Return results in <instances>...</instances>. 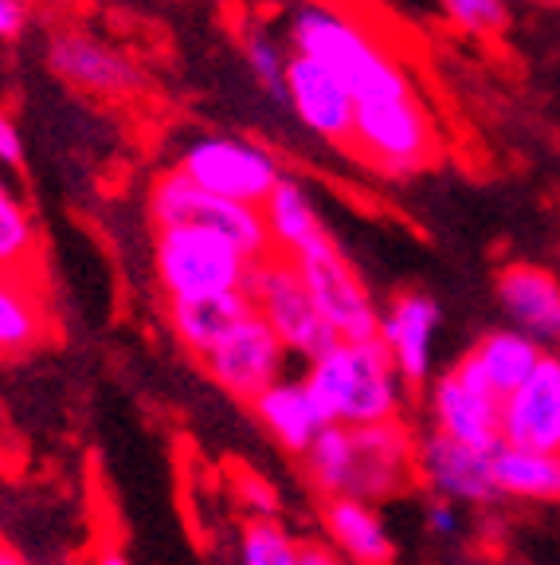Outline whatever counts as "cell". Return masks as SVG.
<instances>
[{"label": "cell", "mask_w": 560, "mask_h": 565, "mask_svg": "<svg viewBox=\"0 0 560 565\" xmlns=\"http://www.w3.org/2000/svg\"><path fill=\"white\" fill-rule=\"evenodd\" d=\"M439 9L459 32L478 35V40H498L509 32V0H439Z\"/></svg>", "instance_id": "f1b7e54d"}, {"label": "cell", "mask_w": 560, "mask_h": 565, "mask_svg": "<svg viewBox=\"0 0 560 565\" xmlns=\"http://www.w3.org/2000/svg\"><path fill=\"white\" fill-rule=\"evenodd\" d=\"M537 4H560V0H537Z\"/></svg>", "instance_id": "74e56055"}, {"label": "cell", "mask_w": 560, "mask_h": 565, "mask_svg": "<svg viewBox=\"0 0 560 565\" xmlns=\"http://www.w3.org/2000/svg\"><path fill=\"white\" fill-rule=\"evenodd\" d=\"M244 295H247V302H251V315L263 318L267 330L279 338L290 358L310 362L325 345L337 342V338L330 334V327H325V318L317 315L298 267L290 264L287 256L259 259V264L251 267V275H247Z\"/></svg>", "instance_id": "ba28073f"}, {"label": "cell", "mask_w": 560, "mask_h": 565, "mask_svg": "<svg viewBox=\"0 0 560 565\" xmlns=\"http://www.w3.org/2000/svg\"><path fill=\"white\" fill-rule=\"evenodd\" d=\"M196 189L224 201L259 204L279 185L282 166L263 141L255 138H231V134H201L176 153V166Z\"/></svg>", "instance_id": "52a82bcc"}, {"label": "cell", "mask_w": 560, "mask_h": 565, "mask_svg": "<svg viewBox=\"0 0 560 565\" xmlns=\"http://www.w3.org/2000/svg\"><path fill=\"white\" fill-rule=\"evenodd\" d=\"M236 494L239 503L251 507V519H274V491L259 476L236 471Z\"/></svg>", "instance_id": "f546056e"}, {"label": "cell", "mask_w": 560, "mask_h": 565, "mask_svg": "<svg viewBox=\"0 0 560 565\" xmlns=\"http://www.w3.org/2000/svg\"><path fill=\"white\" fill-rule=\"evenodd\" d=\"M287 103L310 134H317L322 141H333V146H349L357 98L345 90L342 79H333L325 67L302 60V55H290Z\"/></svg>", "instance_id": "2e32d148"}, {"label": "cell", "mask_w": 560, "mask_h": 565, "mask_svg": "<svg viewBox=\"0 0 560 565\" xmlns=\"http://www.w3.org/2000/svg\"><path fill=\"white\" fill-rule=\"evenodd\" d=\"M290 264L298 267L317 315L325 318V327H330V334L337 342H373L377 338V299L368 295L365 279L349 264V256L337 247V239H330V232L314 236L306 247H298Z\"/></svg>", "instance_id": "8992f818"}, {"label": "cell", "mask_w": 560, "mask_h": 565, "mask_svg": "<svg viewBox=\"0 0 560 565\" xmlns=\"http://www.w3.org/2000/svg\"><path fill=\"white\" fill-rule=\"evenodd\" d=\"M423 519H428V530H435L443 539L459 530V511H455V503H446V499H431Z\"/></svg>", "instance_id": "d6a6232c"}, {"label": "cell", "mask_w": 560, "mask_h": 565, "mask_svg": "<svg viewBox=\"0 0 560 565\" xmlns=\"http://www.w3.org/2000/svg\"><path fill=\"white\" fill-rule=\"evenodd\" d=\"M298 565H345V562L333 554L330 546H302V557H298Z\"/></svg>", "instance_id": "836d02e7"}, {"label": "cell", "mask_w": 560, "mask_h": 565, "mask_svg": "<svg viewBox=\"0 0 560 565\" xmlns=\"http://www.w3.org/2000/svg\"><path fill=\"white\" fill-rule=\"evenodd\" d=\"M90 565H130V557H126L122 546H115V542H110V546H103L95 557H90Z\"/></svg>", "instance_id": "e575fe53"}, {"label": "cell", "mask_w": 560, "mask_h": 565, "mask_svg": "<svg viewBox=\"0 0 560 565\" xmlns=\"http://www.w3.org/2000/svg\"><path fill=\"white\" fill-rule=\"evenodd\" d=\"M35 4H52V9H67V4H75V0H35Z\"/></svg>", "instance_id": "8d00e7d4"}, {"label": "cell", "mask_w": 560, "mask_h": 565, "mask_svg": "<svg viewBox=\"0 0 560 565\" xmlns=\"http://www.w3.org/2000/svg\"><path fill=\"white\" fill-rule=\"evenodd\" d=\"M491 479L498 499H517V503H557L560 499V459L545 451L498 444L491 451Z\"/></svg>", "instance_id": "7402d4cb"}, {"label": "cell", "mask_w": 560, "mask_h": 565, "mask_svg": "<svg viewBox=\"0 0 560 565\" xmlns=\"http://www.w3.org/2000/svg\"><path fill=\"white\" fill-rule=\"evenodd\" d=\"M502 444L560 459V358L545 353L537 370L502 401Z\"/></svg>", "instance_id": "7c38bea8"}, {"label": "cell", "mask_w": 560, "mask_h": 565, "mask_svg": "<svg viewBox=\"0 0 560 565\" xmlns=\"http://www.w3.org/2000/svg\"><path fill=\"white\" fill-rule=\"evenodd\" d=\"M52 334V310L28 275H0V358L28 353Z\"/></svg>", "instance_id": "603a6c76"}, {"label": "cell", "mask_w": 560, "mask_h": 565, "mask_svg": "<svg viewBox=\"0 0 560 565\" xmlns=\"http://www.w3.org/2000/svg\"><path fill=\"white\" fill-rule=\"evenodd\" d=\"M251 267V259L216 232L161 228L153 236V275L165 302L236 295L244 291Z\"/></svg>", "instance_id": "3957f363"}, {"label": "cell", "mask_w": 560, "mask_h": 565, "mask_svg": "<svg viewBox=\"0 0 560 565\" xmlns=\"http://www.w3.org/2000/svg\"><path fill=\"white\" fill-rule=\"evenodd\" d=\"M310 397L325 424L342 428H377L403 416V381L392 370L380 342H333L306 362Z\"/></svg>", "instance_id": "7a4b0ae2"}, {"label": "cell", "mask_w": 560, "mask_h": 565, "mask_svg": "<svg viewBox=\"0 0 560 565\" xmlns=\"http://www.w3.org/2000/svg\"><path fill=\"white\" fill-rule=\"evenodd\" d=\"M47 63L60 79L87 90V95L126 98L141 87L138 63L126 52H118L115 44L83 32V28H60L47 44Z\"/></svg>", "instance_id": "8fae6325"}, {"label": "cell", "mask_w": 560, "mask_h": 565, "mask_svg": "<svg viewBox=\"0 0 560 565\" xmlns=\"http://www.w3.org/2000/svg\"><path fill=\"white\" fill-rule=\"evenodd\" d=\"M0 550H4V542H0Z\"/></svg>", "instance_id": "ab89813d"}, {"label": "cell", "mask_w": 560, "mask_h": 565, "mask_svg": "<svg viewBox=\"0 0 560 565\" xmlns=\"http://www.w3.org/2000/svg\"><path fill=\"white\" fill-rule=\"evenodd\" d=\"M251 413H255V420L267 428V436H271L279 448L294 451V456H302V451L317 440V433L325 428L322 408L314 405V397H310V388L302 377L274 381L271 388H263V393L251 401Z\"/></svg>", "instance_id": "d6986e66"}, {"label": "cell", "mask_w": 560, "mask_h": 565, "mask_svg": "<svg viewBox=\"0 0 560 565\" xmlns=\"http://www.w3.org/2000/svg\"><path fill=\"white\" fill-rule=\"evenodd\" d=\"M416 479L446 503H494L498 499L491 479V451L463 448L439 433L416 440Z\"/></svg>", "instance_id": "9a60e30c"}, {"label": "cell", "mask_w": 560, "mask_h": 565, "mask_svg": "<svg viewBox=\"0 0 560 565\" xmlns=\"http://www.w3.org/2000/svg\"><path fill=\"white\" fill-rule=\"evenodd\" d=\"M247 315H251V302H247L244 291L169 302V310H165L176 342H181L189 353H196V358H208V353L216 350V345L224 342Z\"/></svg>", "instance_id": "44dd1931"}, {"label": "cell", "mask_w": 560, "mask_h": 565, "mask_svg": "<svg viewBox=\"0 0 560 565\" xmlns=\"http://www.w3.org/2000/svg\"><path fill=\"white\" fill-rule=\"evenodd\" d=\"M353 433V479L349 499L380 503L392 499L416 479V440L403 420L377 428H349Z\"/></svg>", "instance_id": "4fadbf2b"}, {"label": "cell", "mask_w": 560, "mask_h": 565, "mask_svg": "<svg viewBox=\"0 0 560 565\" xmlns=\"http://www.w3.org/2000/svg\"><path fill=\"white\" fill-rule=\"evenodd\" d=\"M302 471L322 499H349L353 479V433L342 424H325L317 440L302 451Z\"/></svg>", "instance_id": "d4e9b609"}, {"label": "cell", "mask_w": 560, "mask_h": 565, "mask_svg": "<svg viewBox=\"0 0 560 565\" xmlns=\"http://www.w3.org/2000/svg\"><path fill=\"white\" fill-rule=\"evenodd\" d=\"M322 526L330 534V550L345 565H392L396 542L388 534V522L373 503L360 499H325Z\"/></svg>", "instance_id": "ac0fdd59"}, {"label": "cell", "mask_w": 560, "mask_h": 565, "mask_svg": "<svg viewBox=\"0 0 560 565\" xmlns=\"http://www.w3.org/2000/svg\"><path fill=\"white\" fill-rule=\"evenodd\" d=\"M428 416L431 433L463 448L494 451L502 444V401L474 377L463 358L428 385Z\"/></svg>", "instance_id": "9c48e42d"}, {"label": "cell", "mask_w": 560, "mask_h": 565, "mask_svg": "<svg viewBox=\"0 0 560 565\" xmlns=\"http://www.w3.org/2000/svg\"><path fill=\"white\" fill-rule=\"evenodd\" d=\"M0 424H4V405H0Z\"/></svg>", "instance_id": "f35d334b"}, {"label": "cell", "mask_w": 560, "mask_h": 565, "mask_svg": "<svg viewBox=\"0 0 560 565\" xmlns=\"http://www.w3.org/2000/svg\"><path fill=\"white\" fill-rule=\"evenodd\" d=\"M349 146L388 177H416L439 161V130L416 95L357 103Z\"/></svg>", "instance_id": "5b68a950"}, {"label": "cell", "mask_w": 560, "mask_h": 565, "mask_svg": "<svg viewBox=\"0 0 560 565\" xmlns=\"http://www.w3.org/2000/svg\"><path fill=\"white\" fill-rule=\"evenodd\" d=\"M24 161V141H20L17 122L9 118V110L0 106V166H12L17 169Z\"/></svg>", "instance_id": "4dcf8cb0"}, {"label": "cell", "mask_w": 560, "mask_h": 565, "mask_svg": "<svg viewBox=\"0 0 560 565\" xmlns=\"http://www.w3.org/2000/svg\"><path fill=\"white\" fill-rule=\"evenodd\" d=\"M498 302L514 330L534 338L545 353L560 345V279L537 264H509L498 275Z\"/></svg>", "instance_id": "e0dca14e"}, {"label": "cell", "mask_w": 560, "mask_h": 565, "mask_svg": "<svg viewBox=\"0 0 560 565\" xmlns=\"http://www.w3.org/2000/svg\"><path fill=\"white\" fill-rule=\"evenodd\" d=\"M201 365L224 393H231L236 401L251 405L263 388H271L274 381L287 377L290 353L282 350L279 338L267 330L263 318L247 315L208 358H201Z\"/></svg>", "instance_id": "30bf717a"}, {"label": "cell", "mask_w": 560, "mask_h": 565, "mask_svg": "<svg viewBox=\"0 0 560 565\" xmlns=\"http://www.w3.org/2000/svg\"><path fill=\"white\" fill-rule=\"evenodd\" d=\"M149 221L153 228H204L224 236L228 244H236L251 264L274 256L271 239H267L263 212L255 204L224 201V196H212L204 189H196L181 169H165L158 173V181L149 185Z\"/></svg>", "instance_id": "277c9868"}, {"label": "cell", "mask_w": 560, "mask_h": 565, "mask_svg": "<svg viewBox=\"0 0 560 565\" xmlns=\"http://www.w3.org/2000/svg\"><path fill=\"white\" fill-rule=\"evenodd\" d=\"M263 224H267V239H271V252L274 256H294L298 247H306L314 236H322V216H317V204L314 196L306 193L302 181L294 177H282L279 185L271 189L263 204Z\"/></svg>", "instance_id": "cb8c5ba5"}, {"label": "cell", "mask_w": 560, "mask_h": 565, "mask_svg": "<svg viewBox=\"0 0 560 565\" xmlns=\"http://www.w3.org/2000/svg\"><path fill=\"white\" fill-rule=\"evenodd\" d=\"M545 358V350L526 338L521 330L506 327V330H491V334H482L471 350L463 353V362L474 370V377L482 385L491 388L494 397L506 401L529 373L537 370V362Z\"/></svg>", "instance_id": "ffe728a7"}, {"label": "cell", "mask_w": 560, "mask_h": 565, "mask_svg": "<svg viewBox=\"0 0 560 565\" xmlns=\"http://www.w3.org/2000/svg\"><path fill=\"white\" fill-rule=\"evenodd\" d=\"M40 259V232L28 204L0 181V275H28Z\"/></svg>", "instance_id": "484cf974"}, {"label": "cell", "mask_w": 560, "mask_h": 565, "mask_svg": "<svg viewBox=\"0 0 560 565\" xmlns=\"http://www.w3.org/2000/svg\"><path fill=\"white\" fill-rule=\"evenodd\" d=\"M239 44H244V60L251 79L274 98V103H287V60L282 44L267 32L263 24H244L239 28Z\"/></svg>", "instance_id": "4316f807"}, {"label": "cell", "mask_w": 560, "mask_h": 565, "mask_svg": "<svg viewBox=\"0 0 560 565\" xmlns=\"http://www.w3.org/2000/svg\"><path fill=\"white\" fill-rule=\"evenodd\" d=\"M302 542H294L282 522L247 519L239 530V565H298Z\"/></svg>", "instance_id": "83f0119b"}, {"label": "cell", "mask_w": 560, "mask_h": 565, "mask_svg": "<svg viewBox=\"0 0 560 565\" xmlns=\"http://www.w3.org/2000/svg\"><path fill=\"white\" fill-rule=\"evenodd\" d=\"M287 40L290 55H302V60L325 67L333 79L345 83V90L357 103L416 95L400 60L380 40H373V32L360 20H353L337 4H325V0H298V4H290Z\"/></svg>", "instance_id": "6da1fadb"}, {"label": "cell", "mask_w": 560, "mask_h": 565, "mask_svg": "<svg viewBox=\"0 0 560 565\" xmlns=\"http://www.w3.org/2000/svg\"><path fill=\"white\" fill-rule=\"evenodd\" d=\"M0 565H32V562H28L24 554H17V550L4 546V550H0Z\"/></svg>", "instance_id": "d590c367"}, {"label": "cell", "mask_w": 560, "mask_h": 565, "mask_svg": "<svg viewBox=\"0 0 560 565\" xmlns=\"http://www.w3.org/2000/svg\"><path fill=\"white\" fill-rule=\"evenodd\" d=\"M28 28V0H0V40H17Z\"/></svg>", "instance_id": "1f68e13d"}, {"label": "cell", "mask_w": 560, "mask_h": 565, "mask_svg": "<svg viewBox=\"0 0 560 565\" xmlns=\"http://www.w3.org/2000/svg\"><path fill=\"white\" fill-rule=\"evenodd\" d=\"M439 322H443V310L423 291H400L380 310L377 342L403 385L431 381V350H435Z\"/></svg>", "instance_id": "5bb4252c"}]
</instances>
